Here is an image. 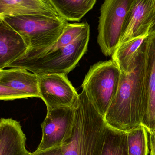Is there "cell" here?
Masks as SVG:
<instances>
[{"mask_svg":"<svg viewBox=\"0 0 155 155\" xmlns=\"http://www.w3.org/2000/svg\"><path fill=\"white\" fill-rule=\"evenodd\" d=\"M144 77L143 44L134 68L127 74L121 73L117 95L104 117L109 126L127 132L141 126L146 102Z\"/></svg>","mask_w":155,"mask_h":155,"instance_id":"1","label":"cell"},{"mask_svg":"<svg viewBox=\"0 0 155 155\" xmlns=\"http://www.w3.org/2000/svg\"><path fill=\"white\" fill-rule=\"evenodd\" d=\"M107 125L82 90L75 106L72 132L61 146L63 155H101Z\"/></svg>","mask_w":155,"mask_h":155,"instance_id":"2","label":"cell"},{"mask_svg":"<svg viewBox=\"0 0 155 155\" xmlns=\"http://www.w3.org/2000/svg\"><path fill=\"white\" fill-rule=\"evenodd\" d=\"M90 35L89 28L66 47L58 48L37 58L14 61L7 68L24 69L38 76L51 74L67 75L75 68L87 51Z\"/></svg>","mask_w":155,"mask_h":155,"instance_id":"3","label":"cell"},{"mask_svg":"<svg viewBox=\"0 0 155 155\" xmlns=\"http://www.w3.org/2000/svg\"><path fill=\"white\" fill-rule=\"evenodd\" d=\"M121 72L112 60L101 61L90 68L81 87L96 110L105 117L115 98Z\"/></svg>","mask_w":155,"mask_h":155,"instance_id":"4","label":"cell"},{"mask_svg":"<svg viewBox=\"0 0 155 155\" xmlns=\"http://www.w3.org/2000/svg\"><path fill=\"white\" fill-rule=\"evenodd\" d=\"M0 19L21 35L28 47V51L53 45L61 36L68 24V21L61 17L33 15L6 17Z\"/></svg>","mask_w":155,"mask_h":155,"instance_id":"5","label":"cell"},{"mask_svg":"<svg viewBox=\"0 0 155 155\" xmlns=\"http://www.w3.org/2000/svg\"><path fill=\"white\" fill-rule=\"evenodd\" d=\"M133 0H106L100 9L97 43L105 56H112L119 45Z\"/></svg>","mask_w":155,"mask_h":155,"instance_id":"6","label":"cell"},{"mask_svg":"<svg viewBox=\"0 0 155 155\" xmlns=\"http://www.w3.org/2000/svg\"><path fill=\"white\" fill-rule=\"evenodd\" d=\"M75 106L48 110L41 124L42 137L37 150L61 146L71 134L75 120Z\"/></svg>","mask_w":155,"mask_h":155,"instance_id":"7","label":"cell"},{"mask_svg":"<svg viewBox=\"0 0 155 155\" xmlns=\"http://www.w3.org/2000/svg\"><path fill=\"white\" fill-rule=\"evenodd\" d=\"M40 98L48 110L61 107H73L79 94L65 74H51L39 76Z\"/></svg>","mask_w":155,"mask_h":155,"instance_id":"8","label":"cell"},{"mask_svg":"<svg viewBox=\"0 0 155 155\" xmlns=\"http://www.w3.org/2000/svg\"><path fill=\"white\" fill-rule=\"evenodd\" d=\"M155 18V0H133L125 21L119 46L131 40L149 35Z\"/></svg>","mask_w":155,"mask_h":155,"instance_id":"9","label":"cell"},{"mask_svg":"<svg viewBox=\"0 0 155 155\" xmlns=\"http://www.w3.org/2000/svg\"><path fill=\"white\" fill-rule=\"evenodd\" d=\"M146 102L142 124L149 134L155 135V34L144 41Z\"/></svg>","mask_w":155,"mask_h":155,"instance_id":"10","label":"cell"},{"mask_svg":"<svg viewBox=\"0 0 155 155\" xmlns=\"http://www.w3.org/2000/svg\"><path fill=\"white\" fill-rule=\"evenodd\" d=\"M33 15L60 17L50 0H0V19Z\"/></svg>","mask_w":155,"mask_h":155,"instance_id":"11","label":"cell"},{"mask_svg":"<svg viewBox=\"0 0 155 155\" xmlns=\"http://www.w3.org/2000/svg\"><path fill=\"white\" fill-rule=\"evenodd\" d=\"M28 49L21 35L0 19V70L22 57Z\"/></svg>","mask_w":155,"mask_h":155,"instance_id":"12","label":"cell"},{"mask_svg":"<svg viewBox=\"0 0 155 155\" xmlns=\"http://www.w3.org/2000/svg\"><path fill=\"white\" fill-rule=\"evenodd\" d=\"M26 137L19 122L12 119L0 121V155H31L25 147Z\"/></svg>","mask_w":155,"mask_h":155,"instance_id":"13","label":"cell"},{"mask_svg":"<svg viewBox=\"0 0 155 155\" xmlns=\"http://www.w3.org/2000/svg\"><path fill=\"white\" fill-rule=\"evenodd\" d=\"M39 77L21 68L0 70V85L8 87L28 96L40 98Z\"/></svg>","mask_w":155,"mask_h":155,"instance_id":"14","label":"cell"},{"mask_svg":"<svg viewBox=\"0 0 155 155\" xmlns=\"http://www.w3.org/2000/svg\"><path fill=\"white\" fill-rule=\"evenodd\" d=\"M89 28L90 26L87 22L68 23L61 36L53 45L38 49L28 51L24 55L15 61H24L37 58L58 48L66 47L74 42Z\"/></svg>","mask_w":155,"mask_h":155,"instance_id":"15","label":"cell"},{"mask_svg":"<svg viewBox=\"0 0 155 155\" xmlns=\"http://www.w3.org/2000/svg\"><path fill=\"white\" fill-rule=\"evenodd\" d=\"M149 35L139 37L120 45L113 53L112 61L122 74H127L134 68L144 41Z\"/></svg>","mask_w":155,"mask_h":155,"instance_id":"16","label":"cell"},{"mask_svg":"<svg viewBox=\"0 0 155 155\" xmlns=\"http://www.w3.org/2000/svg\"><path fill=\"white\" fill-rule=\"evenodd\" d=\"M61 18L67 21H80L93 8L96 0H50Z\"/></svg>","mask_w":155,"mask_h":155,"instance_id":"17","label":"cell"},{"mask_svg":"<svg viewBox=\"0 0 155 155\" xmlns=\"http://www.w3.org/2000/svg\"><path fill=\"white\" fill-rule=\"evenodd\" d=\"M101 155H128L127 132L107 125Z\"/></svg>","mask_w":155,"mask_h":155,"instance_id":"18","label":"cell"},{"mask_svg":"<svg viewBox=\"0 0 155 155\" xmlns=\"http://www.w3.org/2000/svg\"><path fill=\"white\" fill-rule=\"evenodd\" d=\"M128 155H148V132L141 126L127 132Z\"/></svg>","mask_w":155,"mask_h":155,"instance_id":"19","label":"cell"},{"mask_svg":"<svg viewBox=\"0 0 155 155\" xmlns=\"http://www.w3.org/2000/svg\"><path fill=\"white\" fill-rule=\"evenodd\" d=\"M28 96L8 87L0 85V99L8 101L18 99L28 98Z\"/></svg>","mask_w":155,"mask_h":155,"instance_id":"20","label":"cell"},{"mask_svg":"<svg viewBox=\"0 0 155 155\" xmlns=\"http://www.w3.org/2000/svg\"><path fill=\"white\" fill-rule=\"evenodd\" d=\"M31 155H63L61 146L55 147L44 150H36Z\"/></svg>","mask_w":155,"mask_h":155,"instance_id":"21","label":"cell"},{"mask_svg":"<svg viewBox=\"0 0 155 155\" xmlns=\"http://www.w3.org/2000/svg\"><path fill=\"white\" fill-rule=\"evenodd\" d=\"M149 145L150 148V155H155V135L149 134Z\"/></svg>","mask_w":155,"mask_h":155,"instance_id":"22","label":"cell"},{"mask_svg":"<svg viewBox=\"0 0 155 155\" xmlns=\"http://www.w3.org/2000/svg\"><path fill=\"white\" fill-rule=\"evenodd\" d=\"M149 36H152L155 34V18L152 25L150 26L148 32Z\"/></svg>","mask_w":155,"mask_h":155,"instance_id":"23","label":"cell"}]
</instances>
